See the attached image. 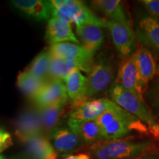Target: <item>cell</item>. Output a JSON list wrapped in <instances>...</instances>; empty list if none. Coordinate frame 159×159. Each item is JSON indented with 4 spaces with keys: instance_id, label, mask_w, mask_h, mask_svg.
Here are the masks:
<instances>
[{
    "instance_id": "11",
    "label": "cell",
    "mask_w": 159,
    "mask_h": 159,
    "mask_svg": "<svg viewBox=\"0 0 159 159\" xmlns=\"http://www.w3.org/2000/svg\"><path fill=\"white\" fill-rule=\"evenodd\" d=\"M108 99H95L87 100L73 107L69 113V119L75 120H96L103 113L114 105Z\"/></svg>"
},
{
    "instance_id": "8",
    "label": "cell",
    "mask_w": 159,
    "mask_h": 159,
    "mask_svg": "<svg viewBox=\"0 0 159 159\" xmlns=\"http://www.w3.org/2000/svg\"><path fill=\"white\" fill-rule=\"evenodd\" d=\"M138 41L159 57V18L147 15L139 20L136 27Z\"/></svg>"
},
{
    "instance_id": "5",
    "label": "cell",
    "mask_w": 159,
    "mask_h": 159,
    "mask_svg": "<svg viewBox=\"0 0 159 159\" xmlns=\"http://www.w3.org/2000/svg\"><path fill=\"white\" fill-rule=\"evenodd\" d=\"M106 28L110 32L111 40L119 56L126 58L137 51V37L130 22L109 21Z\"/></svg>"
},
{
    "instance_id": "24",
    "label": "cell",
    "mask_w": 159,
    "mask_h": 159,
    "mask_svg": "<svg viewBox=\"0 0 159 159\" xmlns=\"http://www.w3.org/2000/svg\"><path fill=\"white\" fill-rule=\"evenodd\" d=\"M47 81L37 78L24 71L20 72L17 77V86L26 96L33 99L39 91L43 89Z\"/></svg>"
},
{
    "instance_id": "6",
    "label": "cell",
    "mask_w": 159,
    "mask_h": 159,
    "mask_svg": "<svg viewBox=\"0 0 159 159\" xmlns=\"http://www.w3.org/2000/svg\"><path fill=\"white\" fill-rule=\"evenodd\" d=\"M114 66L110 60L100 57L94 61V66L87 77L86 99L105 91L114 78Z\"/></svg>"
},
{
    "instance_id": "15",
    "label": "cell",
    "mask_w": 159,
    "mask_h": 159,
    "mask_svg": "<svg viewBox=\"0 0 159 159\" xmlns=\"http://www.w3.org/2000/svg\"><path fill=\"white\" fill-rule=\"evenodd\" d=\"M45 39L51 45L69 41L80 43V41L73 33L71 25L54 17L49 19L47 23Z\"/></svg>"
},
{
    "instance_id": "27",
    "label": "cell",
    "mask_w": 159,
    "mask_h": 159,
    "mask_svg": "<svg viewBox=\"0 0 159 159\" xmlns=\"http://www.w3.org/2000/svg\"><path fill=\"white\" fill-rule=\"evenodd\" d=\"M141 3L150 15L159 18V0H143Z\"/></svg>"
},
{
    "instance_id": "3",
    "label": "cell",
    "mask_w": 159,
    "mask_h": 159,
    "mask_svg": "<svg viewBox=\"0 0 159 159\" xmlns=\"http://www.w3.org/2000/svg\"><path fill=\"white\" fill-rule=\"evenodd\" d=\"M110 96L113 102L134 115L148 127L151 138L159 141V120L145 103L144 99L125 90L116 82L111 85Z\"/></svg>"
},
{
    "instance_id": "19",
    "label": "cell",
    "mask_w": 159,
    "mask_h": 159,
    "mask_svg": "<svg viewBox=\"0 0 159 159\" xmlns=\"http://www.w3.org/2000/svg\"><path fill=\"white\" fill-rule=\"evenodd\" d=\"M11 4L28 16L41 21L48 19L52 16L50 1L42 0H13Z\"/></svg>"
},
{
    "instance_id": "30",
    "label": "cell",
    "mask_w": 159,
    "mask_h": 159,
    "mask_svg": "<svg viewBox=\"0 0 159 159\" xmlns=\"http://www.w3.org/2000/svg\"><path fill=\"white\" fill-rule=\"evenodd\" d=\"M63 159H91L89 157V155L84 154V153H80L78 155H75V156H69L66 158Z\"/></svg>"
},
{
    "instance_id": "1",
    "label": "cell",
    "mask_w": 159,
    "mask_h": 159,
    "mask_svg": "<svg viewBox=\"0 0 159 159\" xmlns=\"http://www.w3.org/2000/svg\"><path fill=\"white\" fill-rule=\"evenodd\" d=\"M158 150L156 140L140 136L102 140L85 148L91 159H136Z\"/></svg>"
},
{
    "instance_id": "22",
    "label": "cell",
    "mask_w": 159,
    "mask_h": 159,
    "mask_svg": "<svg viewBox=\"0 0 159 159\" xmlns=\"http://www.w3.org/2000/svg\"><path fill=\"white\" fill-rule=\"evenodd\" d=\"M91 5L103 13L109 21L130 22L119 0H96L91 2Z\"/></svg>"
},
{
    "instance_id": "14",
    "label": "cell",
    "mask_w": 159,
    "mask_h": 159,
    "mask_svg": "<svg viewBox=\"0 0 159 159\" xmlns=\"http://www.w3.org/2000/svg\"><path fill=\"white\" fill-rule=\"evenodd\" d=\"M69 128L82 140L86 147L104 140L96 120H75L69 119Z\"/></svg>"
},
{
    "instance_id": "20",
    "label": "cell",
    "mask_w": 159,
    "mask_h": 159,
    "mask_svg": "<svg viewBox=\"0 0 159 159\" xmlns=\"http://www.w3.org/2000/svg\"><path fill=\"white\" fill-rule=\"evenodd\" d=\"M133 56L139 76L148 84L157 75V65L152 53L148 49L142 47L137 49Z\"/></svg>"
},
{
    "instance_id": "7",
    "label": "cell",
    "mask_w": 159,
    "mask_h": 159,
    "mask_svg": "<svg viewBox=\"0 0 159 159\" xmlns=\"http://www.w3.org/2000/svg\"><path fill=\"white\" fill-rule=\"evenodd\" d=\"M125 90L144 99L148 84L142 80L135 64L134 56L124 58L119 66L116 80Z\"/></svg>"
},
{
    "instance_id": "10",
    "label": "cell",
    "mask_w": 159,
    "mask_h": 159,
    "mask_svg": "<svg viewBox=\"0 0 159 159\" xmlns=\"http://www.w3.org/2000/svg\"><path fill=\"white\" fill-rule=\"evenodd\" d=\"M94 63V62L88 63L78 60L62 58L50 54L49 80H63L71 71L75 70L82 71L89 74Z\"/></svg>"
},
{
    "instance_id": "29",
    "label": "cell",
    "mask_w": 159,
    "mask_h": 159,
    "mask_svg": "<svg viewBox=\"0 0 159 159\" xmlns=\"http://www.w3.org/2000/svg\"><path fill=\"white\" fill-rule=\"evenodd\" d=\"M136 159H159V152H152L150 153L145 154L144 156L139 157Z\"/></svg>"
},
{
    "instance_id": "26",
    "label": "cell",
    "mask_w": 159,
    "mask_h": 159,
    "mask_svg": "<svg viewBox=\"0 0 159 159\" xmlns=\"http://www.w3.org/2000/svg\"><path fill=\"white\" fill-rule=\"evenodd\" d=\"M145 92L150 102V108L153 114L159 120V76L152 80Z\"/></svg>"
},
{
    "instance_id": "17",
    "label": "cell",
    "mask_w": 159,
    "mask_h": 159,
    "mask_svg": "<svg viewBox=\"0 0 159 159\" xmlns=\"http://www.w3.org/2000/svg\"><path fill=\"white\" fill-rule=\"evenodd\" d=\"M32 159H57V152L48 139L39 135L21 142Z\"/></svg>"
},
{
    "instance_id": "4",
    "label": "cell",
    "mask_w": 159,
    "mask_h": 159,
    "mask_svg": "<svg viewBox=\"0 0 159 159\" xmlns=\"http://www.w3.org/2000/svg\"><path fill=\"white\" fill-rule=\"evenodd\" d=\"M52 16L71 25H94L106 27L107 19L97 16L83 2L78 0H52Z\"/></svg>"
},
{
    "instance_id": "23",
    "label": "cell",
    "mask_w": 159,
    "mask_h": 159,
    "mask_svg": "<svg viewBox=\"0 0 159 159\" xmlns=\"http://www.w3.org/2000/svg\"><path fill=\"white\" fill-rule=\"evenodd\" d=\"M66 104H57L47 107V108L38 109L41 125H42L43 133L52 134L57 128L60 119L63 115Z\"/></svg>"
},
{
    "instance_id": "16",
    "label": "cell",
    "mask_w": 159,
    "mask_h": 159,
    "mask_svg": "<svg viewBox=\"0 0 159 159\" xmlns=\"http://www.w3.org/2000/svg\"><path fill=\"white\" fill-rule=\"evenodd\" d=\"M51 55L66 59H75L88 63H94V53L83 46L74 43L63 42L52 44L49 49Z\"/></svg>"
},
{
    "instance_id": "12",
    "label": "cell",
    "mask_w": 159,
    "mask_h": 159,
    "mask_svg": "<svg viewBox=\"0 0 159 159\" xmlns=\"http://www.w3.org/2000/svg\"><path fill=\"white\" fill-rule=\"evenodd\" d=\"M43 128L38 111L23 112L16 122L15 134L20 141L42 135Z\"/></svg>"
},
{
    "instance_id": "28",
    "label": "cell",
    "mask_w": 159,
    "mask_h": 159,
    "mask_svg": "<svg viewBox=\"0 0 159 159\" xmlns=\"http://www.w3.org/2000/svg\"><path fill=\"white\" fill-rule=\"evenodd\" d=\"M13 144L11 134L0 128V149L5 150Z\"/></svg>"
},
{
    "instance_id": "21",
    "label": "cell",
    "mask_w": 159,
    "mask_h": 159,
    "mask_svg": "<svg viewBox=\"0 0 159 159\" xmlns=\"http://www.w3.org/2000/svg\"><path fill=\"white\" fill-rule=\"evenodd\" d=\"M76 33L83 46L88 50L95 52L102 47L104 41L102 27L94 25H79L76 26Z\"/></svg>"
},
{
    "instance_id": "31",
    "label": "cell",
    "mask_w": 159,
    "mask_h": 159,
    "mask_svg": "<svg viewBox=\"0 0 159 159\" xmlns=\"http://www.w3.org/2000/svg\"><path fill=\"white\" fill-rule=\"evenodd\" d=\"M157 75L159 76V63L157 65Z\"/></svg>"
},
{
    "instance_id": "32",
    "label": "cell",
    "mask_w": 159,
    "mask_h": 159,
    "mask_svg": "<svg viewBox=\"0 0 159 159\" xmlns=\"http://www.w3.org/2000/svg\"><path fill=\"white\" fill-rule=\"evenodd\" d=\"M11 159H25V158H23V157H15V158H13Z\"/></svg>"
},
{
    "instance_id": "9",
    "label": "cell",
    "mask_w": 159,
    "mask_h": 159,
    "mask_svg": "<svg viewBox=\"0 0 159 159\" xmlns=\"http://www.w3.org/2000/svg\"><path fill=\"white\" fill-rule=\"evenodd\" d=\"M69 100L65 83L61 80H49L33 99L38 109L57 104H66Z\"/></svg>"
},
{
    "instance_id": "33",
    "label": "cell",
    "mask_w": 159,
    "mask_h": 159,
    "mask_svg": "<svg viewBox=\"0 0 159 159\" xmlns=\"http://www.w3.org/2000/svg\"><path fill=\"white\" fill-rule=\"evenodd\" d=\"M0 159H6V158H5V156H1V155H0Z\"/></svg>"
},
{
    "instance_id": "2",
    "label": "cell",
    "mask_w": 159,
    "mask_h": 159,
    "mask_svg": "<svg viewBox=\"0 0 159 159\" xmlns=\"http://www.w3.org/2000/svg\"><path fill=\"white\" fill-rule=\"evenodd\" d=\"M96 121L101 129L104 140L150 136L148 128L144 123L116 103Z\"/></svg>"
},
{
    "instance_id": "25",
    "label": "cell",
    "mask_w": 159,
    "mask_h": 159,
    "mask_svg": "<svg viewBox=\"0 0 159 159\" xmlns=\"http://www.w3.org/2000/svg\"><path fill=\"white\" fill-rule=\"evenodd\" d=\"M49 65L50 54L49 50L41 52L33 60L26 71L37 78L44 81L49 79Z\"/></svg>"
},
{
    "instance_id": "18",
    "label": "cell",
    "mask_w": 159,
    "mask_h": 159,
    "mask_svg": "<svg viewBox=\"0 0 159 159\" xmlns=\"http://www.w3.org/2000/svg\"><path fill=\"white\" fill-rule=\"evenodd\" d=\"M69 99L73 107L80 105L87 101L85 97L87 77L80 71L75 70L63 80Z\"/></svg>"
},
{
    "instance_id": "13",
    "label": "cell",
    "mask_w": 159,
    "mask_h": 159,
    "mask_svg": "<svg viewBox=\"0 0 159 159\" xmlns=\"http://www.w3.org/2000/svg\"><path fill=\"white\" fill-rule=\"evenodd\" d=\"M53 147L57 152L67 156L83 149L85 145L69 128H57L52 134Z\"/></svg>"
}]
</instances>
